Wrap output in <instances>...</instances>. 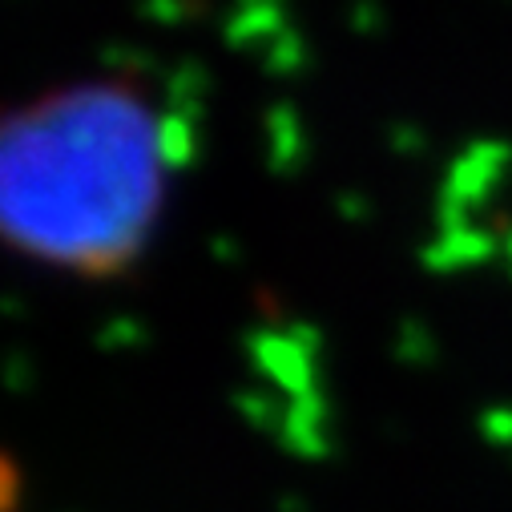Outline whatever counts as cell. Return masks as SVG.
<instances>
[{"label":"cell","mask_w":512,"mask_h":512,"mask_svg":"<svg viewBox=\"0 0 512 512\" xmlns=\"http://www.w3.org/2000/svg\"><path fill=\"white\" fill-rule=\"evenodd\" d=\"M166 125L121 85H73L17 109L0 142V214L37 263L109 275L146 246L166 186Z\"/></svg>","instance_id":"1"}]
</instances>
